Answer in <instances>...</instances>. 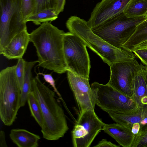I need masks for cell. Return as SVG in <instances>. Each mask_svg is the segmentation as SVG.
Returning <instances> with one entry per match:
<instances>
[{
  "label": "cell",
  "mask_w": 147,
  "mask_h": 147,
  "mask_svg": "<svg viewBox=\"0 0 147 147\" xmlns=\"http://www.w3.org/2000/svg\"><path fill=\"white\" fill-rule=\"evenodd\" d=\"M120 145H118L111 142L108 141L106 139H103L100 141L94 147H119Z\"/></svg>",
  "instance_id": "28"
},
{
  "label": "cell",
  "mask_w": 147,
  "mask_h": 147,
  "mask_svg": "<svg viewBox=\"0 0 147 147\" xmlns=\"http://www.w3.org/2000/svg\"><path fill=\"white\" fill-rule=\"evenodd\" d=\"M56 0H35V5L33 14L45 9L55 8Z\"/></svg>",
  "instance_id": "25"
},
{
  "label": "cell",
  "mask_w": 147,
  "mask_h": 147,
  "mask_svg": "<svg viewBox=\"0 0 147 147\" xmlns=\"http://www.w3.org/2000/svg\"><path fill=\"white\" fill-rule=\"evenodd\" d=\"M102 130L109 135L123 147H131L135 135L129 125L117 123L107 124L104 123Z\"/></svg>",
  "instance_id": "14"
},
{
  "label": "cell",
  "mask_w": 147,
  "mask_h": 147,
  "mask_svg": "<svg viewBox=\"0 0 147 147\" xmlns=\"http://www.w3.org/2000/svg\"><path fill=\"white\" fill-rule=\"evenodd\" d=\"M7 146L5 140V133L4 131L1 130L0 131V147H7Z\"/></svg>",
  "instance_id": "30"
},
{
  "label": "cell",
  "mask_w": 147,
  "mask_h": 147,
  "mask_svg": "<svg viewBox=\"0 0 147 147\" xmlns=\"http://www.w3.org/2000/svg\"><path fill=\"white\" fill-rule=\"evenodd\" d=\"M32 91L39 104L43 123V138L56 140L63 137L69 129L63 109L56 99L55 92L45 85L38 76L32 80Z\"/></svg>",
  "instance_id": "2"
},
{
  "label": "cell",
  "mask_w": 147,
  "mask_h": 147,
  "mask_svg": "<svg viewBox=\"0 0 147 147\" xmlns=\"http://www.w3.org/2000/svg\"><path fill=\"white\" fill-rule=\"evenodd\" d=\"M67 78L79 109V114L88 110H94L95 101L90 85L89 79L77 75L69 70Z\"/></svg>",
  "instance_id": "11"
},
{
  "label": "cell",
  "mask_w": 147,
  "mask_h": 147,
  "mask_svg": "<svg viewBox=\"0 0 147 147\" xmlns=\"http://www.w3.org/2000/svg\"><path fill=\"white\" fill-rule=\"evenodd\" d=\"M146 47H147V40L140 44L135 49H139Z\"/></svg>",
  "instance_id": "31"
},
{
  "label": "cell",
  "mask_w": 147,
  "mask_h": 147,
  "mask_svg": "<svg viewBox=\"0 0 147 147\" xmlns=\"http://www.w3.org/2000/svg\"><path fill=\"white\" fill-rule=\"evenodd\" d=\"M38 61H26L25 71L23 82L21 90L20 105L24 106L27 101L29 93L32 91V70Z\"/></svg>",
  "instance_id": "18"
},
{
  "label": "cell",
  "mask_w": 147,
  "mask_h": 147,
  "mask_svg": "<svg viewBox=\"0 0 147 147\" xmlns=\"http://www.w3.org/2000/svg\"><path fill=\"white\" fill-rule=\"evenodd\" d=\"M30 41V33L26 28L14 36L0 54L8 59L22 58Z\"/></svg>",
  "instance_id": "13"
},
{
  "label": "cell",
  "mask_w": 147,
  "mask_h": 147,
  "mask_svg": "<svg viewBox=\"0 0 147 147\" xmlns=\"http://www.w3.org/2000/svg\"><path fill=\"white\" fill-rule=\"evenodd\" d=\"M65 33L47 22L30 34V41L36 49L38 66L59 74L67 71L63 49Z\"/></svg>",
  "instance_id": "1"
},
{
  "label": "cell",
  "mask_w": 147,
  "mask_h": 147,
  "mask_svg": "<svg viewBox=\"0 0 147 147\" xmlns=\"http://www.w3.org/2000/svg\"><path fill=\"white\" fill-rule=\"evenodd\" d=\"M131 0H101L96 5L87 22L92 29L123 12Z\"/></svg>",
  "instance_id": "12"
},
{
  "label": "cell",
  "mask_w": 147,
  "mask_h": 147,
  "mask_svg": "<svg viewBox=\"0 0 147 147\" xmlns=\"http://www.w3.org/2000/svg\"><path fill=\"white\" fill-rule=\"evenodd\" d=\"M26 62L23 58H20L16 65V73L21 90L25 76Z\"/></svg>",
  "instance_id": "24"
},
{
  "label": "cell",
  "mask_w": 147,
  "mask_h": 147,
  "mask_svg": "<svg viewBox=\"0 0 147 147\" xmlns=\"http://www.w3.org/2000/svg\"><path fill=\"white\" fill-rule=\"evenodd\" d=\"M104 123L94 110L85 111L79 115L72 131L74 147H89L102 130Z\"/></svg>",
  "instance_id": "9"
},
{
  "label": "cell",
  "mask_w": 147,
  "mask_h": 147,
  "mask_svg": "<svg viewBox=\"0 0 147 147\" xmlns=\"http://www.w3.org/2000/svg\"><path fill=\"white\" fill-rule=\"evenodd\" d=\"M42 75L45 81L49 83L53 88L54 92L58 95L60 98L61 96L60 93L58 91L55 85V81L51 74H45L41 72H39L37 75Z\"/></svg>",
  "instance_id": "27"
},
{
  "label": "cell",
  "mask_w": 147,
  "mask_h": 147,
  "mask_svg": "<svg viewBox=\"0 0 147 147\" xmlns=\"http://www.w3.org/2000/svg\"><path fill=\"white\" fill-rule=\"evenodd\" d=\"M147 40V18L137 26L134 33L122 48L132 52L138 45Z\"/></svg>",
  "instance_id": "17"
},
{
  "label": "cell",
  "mask_w": 147,
  "mask_h": 147,
  "mask_svg": "<svg viewBox=\"0 0 147 147\" xmlns=\"http://www.w3.org/2000/svg\"><path fill=\"white\" fill-rule=\"evenodd\" d=\"M147 11V0H131L123 11L128 18L145 16Z\"/></svg>",
  "instance_id": "20"
},
{
  "label": "cell",
  "mask_w": 147,
  "mask_h": 147,
  "mask_svg": "<svg viewBox=\"0 0 147 147\" xmlns=\"http://www.w3.org/2000/svg\"><path fill=\"white\" fill-rule=\"evenodd\" d=\"M86 46L78 36L69 32L63 37V49L68 69L74 74L89 79L90 61Z\"/></svg>",
  "instance_id": "7"
},
{
  "label": "cell",
  "mask_w": 147,
  "mask_h": 147,
  "mask_svg": "<svg viewBox=\"0 0 147 147\" xmlns=\"http://www.w3.org/2000/svg\"><path fill=\"white\" fill-rule=\"evenodd\" d=\"M91 87L96 105L107 112L123 111L137 107L132 97L121 93L107 83L103 84L94 82Z\"/></svg>",
  "instance_id": "8"
},
{
  "label": "cell",
  "mask_w": 147,
  "mask_h": 147,
  "mask_svg": "<svg viewBox=\"0 0 147 147\" xmlns=\"http://www.w3.org/2000/svg\"><path fill=\"white\" fill-rule=\"evenodd\" d=\"M15 70V65L0 72V118L8 126L14 122L21 107V89Z\"/></svg>",
  "instance_id": "4"
},
{
  "label": "cell",
  "mask_w": 147,
  "mask_h": 147,
  "mask_svg": "<svg viewBox=\"0 0 147 147\" xmlns=\"http://www.w3.org/2000/svg\"><path fill=\"white\" fill-rule=\"evenodd\" d=\"M35 5V0H21V12L24 20L26 22V20L33 14Z\"/></svg>",
  "instance_id": "22"
},
{
  "label": "cell",
  "mask_w": 147,
  "mask_h": 147,
  "mask_svg": "<svg viewBox=\"0 0 147 147\" xmlns=\"http://www.w3.org/2000/svg\"><path fill=\"white\" fill-rule=\"evenodd\" d=\"M27 101L32 116L41 127L43 123L41 111L39 104L32 91L29 94Z\"/></svg>",
  "instance_id": "21"
},
{
  "label": "cell",
  "mask_w": 147,
  "mask_h": 147,
  "mask_svg": "<svg viewBox=\"0 0 147 147\" xmlns=\"http://www.w3.org/2000/svg\"><path fill=\"white\" fill-rule=\"evenodd\" d=\"M147 18H128L121 13L92 29L93 32L112 46L120 49L134 32L137 26Z\"/></svg>",
  "instance_id": "5"
},
{
  "label": "cell",
  "mask_w": 147,
  "mask_h": 147,
  "mask_svg": "<svg viewBox=\"0 0 147 147\" xmlns=\"http://www.w3.org/2000/svg\"><path fill=\"white\" fill-rule=\"evenodd\" d=\"M9 137L13 142L19 147H37L40 139L38 135L21 129L11 130Z\"/></svg>",
  "instance_id": "16"
},
{
  "label": "cell",
  "mask_w": 147,
  "mask_h": 147,
  "mask_svg": "<svg viewBox=\"0 0 147 147\" xmlns=\"http://www.w3.org/2000/svg\"><path fill=\"white\" fill-rule=\"evenodd\" d=\"M147 147V127L140 130L135 135L131 147Z\"/></svg>",
  "instance_id": "23"
},
{
  "label": "cell",
  "mask_w": 147,
  "mask_h": 147,
  "mask_svg": "<svg viewBox=\"0 0 147 147\" xmlns=\"http://www.w3.org/2000/svg\"><path fill=\"white\" fill-rule=\"evenodd\" d=\"M144 66L135 59L113 63L110 66V77L107 84L121 93L132 97L134 78Z\"/></svg>",
  "instance_id": "10"
},
{
  "label": "cell",
  "mask_w": 147,
  "mask_h": 147,
  "mask_svg": "<svg viewBox=\"0 0 147 147\" xmlns=\"http://www.w3.org/2000/svg\"><path fill=\"white\" fill-rule=\"evenodd\" d=\"M21 0H0V52L16 35L27 28Z\"/></svg>",
  "instance_id": "6"
},
{
  "label": "cell",
  "mask_w": 147,
  "mask_h": 147,
  "mask_svg": "<svg viewBox=\"0 0 147 147\" xmlns=\"http://www.w3.org/2000/svg\"><path fill=\"white\" fill-rule=\"evenodd\" d=\"M55 8H48L30 16L26 22H32L35 25H40L43 23L54 21L58 18Z\"/></svg>",
  "instance_id": "19"
},
{
  "label": "cell",
  "mask_w": 147,
  "mask_h": 147,
  "mask_svg": "<svg viewBox=\"0 0 147 147\" xmlns=\"http://www.w3.org/2000/svg\"><path fill=\"white\" fill-rule=\"evenodd\" d=\"M145 16L147 18V11L145 15Z\"/></svg>",
  "instance_id": "32"
},
{
  "label": "cell",
  "mask_w": 147,
  "mask_h": 147,
  "mask_svg": "<svg viewBox=\"0 0 147 147\" xmlns=\"http://www.w3.org/2000/svg\"><path fill=\"white\" fill-rule=\"evenodd\" d=\"M132 98L137 106L147 107V66H144L134 76Z\"/></svg>",
  "instance_id": "15"
},
{
  "label": "cell",
  "mask_w": 147,
  "mask_h": 147,
  "mask_svg": "<svg viewBox=\"0 0 147 147\" xmlns=\"http://www.w3.org/2000/svg\"><path fill=\"white\" fill-rule=\"evenodd\" d=\"M145 48V47H144Z\"/></svg>",
  "instance_id": "33"
},
{
  "label": "cell",
  "mask_w": 147,
  "mask_h": 147,
  "mask_svg": "<svg viewBox=\"0 0 147 147\" xmlns=\"http://www.w3.org/2000/svg\"><path fill=\"white\" fill-rule=\"evenodd\" d=\"M132 52L143 63L147 66V47L135 49Z\"/></svg>",
  "instance_id": "26"
},
{
  "label": "cell",
  "mask_w": 147,
  "mask_h": 147,
  "mask_svg": "<svg viewBox=\"0 0 147 147\" xmlns=\"http://www.w3.org/2000/svg\"><path fill=\"white\" fill-rule=\"evenodd\" d=\"M65 24L69 32L78 37L109 66L115 63L129 61L136 58L132 52L115 47L95 34L87 22L79 17L71 16Z\"/></svg>",
  "instance_id": "3"
},
{
  "label": "cell",
  "mask_w": 147,
  "mask_h": 147,
  "mask_svg": "<svg viewBox=\"0 0 147 147\" xmlns=\"http://www.w3.org/2000/svg\"><path fill=\"white\" fill-rule=\"evenodd\" d=\"M65 2L66 0H56L55 9L58 15L63 11Z\"/></svg>",
  "instance_id": "29"
}]
</instances>
